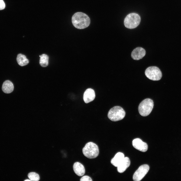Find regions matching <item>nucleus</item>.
<instances>
[{"label":"nucleus","mask_w":181,"mask_h":181,"mask_svg":"<svg viewBox=\"0 0 181 181\" xmlns=\"http://www.w3.org/2000/svg\"><path fill=\"white\" fill-rule=\"evenodd\" d=\"M132 144L135 148L141 152H145L148 150L147 144L140 139L136 138L134 139L132 141Z\"/></svg>","instance_id":"8"},{"label":"nucleus","mask_w":181,"mask_h":181,"mask_svg":"<svg viewBox=\"0 0 181 181\" xmlns=\"http://www.w3.org/2000/svg\"><path fill=\"white\" fill-rule=\"evenodd\" d=\"M149 169V167L147 164L140 166L134 173L133 178L134 181H140L147 174Z\"/></svg>","instance_id":"7"},{"label":"nucleus","mask_w":181,"mask_h":181,"mask_svg":"<svg viewBox=\"0 0 181 181\" xmlns=\"http://www.w3.org/2000/svg\"><path fill=\"white\" fill-rule=\"evenodd\" d=\"M28 176L31 181H38L40 179L39 175L35 172H30L29 173Z\"/></svg>","instance_id":"17"},{"label":"nucleus","mask_w":181,"mask_h":181,"mask_svg":"<svg viewBox=\"0 0 181 181\" xmlns=\"http://www.w3.org/2000/svg\"><path fill=\"white\" fill-rule=\"evenodd\" d=\"M39 56L40 57L39 64L40 66L43 67L47 66L49 64L48 56L46 54H43Z\"/></svg>","instance_id":"16"},{"label":"nucleus","mask_w":181,"mask_h":181,"mask_svg":"<svg viewBox=\"0 0 181 181\" xmlns=\"http://www.w3.org/2000/svg\"><path fill=\"white\" fill-rule=\"evenodd\" d=\"M14 89L13 84L10 81L6 80L3 82L2 89L4 93L6 94L10 93L13 91Z\"/></svg>","instance_id":"13"},{"label":"nucleus","mask_w":181,"mask_h":181,"mask_svg":"<svg viewBox=\"0 0 181 181\" xmlns=\"http://www.w3.org/2000/svg\"><path fill=\"white\" fill-rule=\"evenodd\" d=\"M80 181H92V180L89 176L85 175L82 177L80 179Z\"/></svg>","instance_id":"18"},{"label":"nucleus","mask_w":181,"mask_h":181,"mask_svg":"<svg viewBox=\"0 0 181 181\" xmlns=\"http://www.w3.org/2000/svg\"><path fill=\"white\" fill-rule=\"evenodd\" d=\"M141 18L138 14L135 13H130L125 18L124 21L125 26L129 29L136 27L140 24Z\"/></svg>","instance_id":"5"},{"label":"nucleus","mask_w":181,"mask_h":181,"mask_svg":"<svg viewBox=\"0 0 181 181\" xmlns=\"http://www.w3.org/2000/svg\"><path fill=\"white\" fill-rule=\"evenodd\" d=\"M24 181H31V180L30 179L29 180V179H28L25 180Z\"/></svg>","instance_id":"20"},{"label":"nucleus","mask_w":181,"mask_h":181,"mask_svg":"<svg viewBox=\"0 0 181 181\" xmlns=\"http://www.w3.org/2000/svg\"><path fill=\"white\" fill-rule=\"evenodd\" d=\"M153 106V101L150 99H146L140 103L138 107L139 112L142 116H147L151 113Z\"/></svg>","instance_id":"3"},{"label":"nucleus","mask_w":181,"mask_h":181,"mask_svg":"<svg viewBox=\"0 0 181 181\" xmlns=\"http://www.w3.org/2000/svg\"><path fill=\"white\" fill-rule=\"evenodd\" d=\"M124 157V154L121 152L117 153L111 160V163L114 166L117 167Z\"/></svg>","instance_id":"14"},{"label":"nucleus","mask_w":181,"mask_h":181,"mask_svg":"<svg viewBox=\"0 0 181 181\" xmlns=\"http://www.w3.org/2000/svg\"><path fill=\"white\" fill-rule=\"evenodd\" d=\"M145 74L148 78L154 81L160 80L162 76L160 70L156 66H150L148 67L145 70Z\"/></svg>","instance_id":"6"},{"label":"nucleus","mask_w":181,"mask_h":181,"mask_svg":"<svg viewBox=\"0 0 181 181\" xmlns=\"http://www.w3.org/2000/svg\"><path fill=\"white\" fill-rule=\"evenodd\" d=\"M5 7V5L3 0H0V10L4 9Z\"/></svg>","instance_id":"19"},{"label":"nucleus","mask_w":181,"mask_h":181,"mask_svg":"<svg viewBox=\"0 0 181 181\" xmlns=\"http://www.w3.org/2000/svg\"><path fill=\"white\" fill-rule=\"evenodd\" d=\"M73 168L74 172L79 176H82L85 173V169L84 166L79 162L75 163L73 165Z\"/></svg>","instance_id":"12"},{"label":"nucleus","mask_w":181,"mask_h":181,"mask_svg":"<svg viewBox=\"0 0 181 181\" xmlns=\"http://www.w3.org/2000/svg\"><path fill=\"white\" fill-rule=\"evenodd\" d=\"M82 153L84 155L89 159L96 158L99 153L98 146L92 142L86 143L82 149Z\"/></svg>","instance_id":"2"},{"label":"nucleus","mask_w":181,"mask_h":181,"mask_svg":"<svg viewBox=\"0 0 181 181\" xmlns=\"http://www.w3.org/2000/svg\"><path fill=\"white\" fill-rule=\"evenodd\" d=\"M125 114V112L123 109L120 106H117L110 109L108 112V117L111 120L116 121L123 119Z\"/></svg>","instance_id":"4"},{"label":"nucleus","mask_w":181,"mask_h":181,"mask_svg":"<svg viewBox=\"0 0 181 181\" xmlns=\"http://www.w3.org/2000/svg\"><path fill=\"white\" fill-rule=\"evenodd\" d=\"M72 24L76 28L82 29L87 27L89 25L90 20L86 14L81 12L75 13L72 18Z\"/></svg>","instance_id":"1"},{"label":"nucleus","mask_w":181,"mask_h":181,"mask_svg":"<svg viewBox=\"0 0 181 181\" xmlns=\"http://www.w3.org/2000/svg\"><path fill=\"white\" fill-rule=\"evenodd\" d=\"M146 54V51L143 48L138 47L135 49L132 52L131 57L134 60H138L142 59Z\"/></svg>","instance_id":"9"},{"label":"nucleus","mask_w":181,"mask_h":181,"mask_svg":"<svg viewBox=\"0 0 181 181\" xmlns=\"http://www.w3.org/2000/svg\"><path fill=\"white\" fill-rule=\"evenodd\" d=\"M95 95L94 90L91 88L87 89L84 93L83 99L85 103H87L93 101Z\"/></svg>","instance_id":"10"},{"label":"nucleus","mask_w":181,"mask_h":181,"mask_svg":"<svg viewBox=\"0 0 181 181\" xmlns=\"http://www.w3.org/2000/svg\"><path fill=\"white\" fill-rule=\"evenodd\" d=\"M130 164V161L129 158L124 157L117 166L118 172L120 173L123 172L129 166Z\"/></svg>","instance_id":"11"},{"label":"nucleus","mask_w":181,"mask_h":181,"mask_svg":"<svg viewBox=\"0 0 181 181\" xmlns=\"http://www.w3.org/2000/svg\"><path fill=\"white\" fill-rule=\"evenodd\" d=\"M17 61L18 64L21 66H23L27 65L29 62V61L24 55L20 54L18 55Z\"/></svg>","instance_id":"15"}]
</instances>
